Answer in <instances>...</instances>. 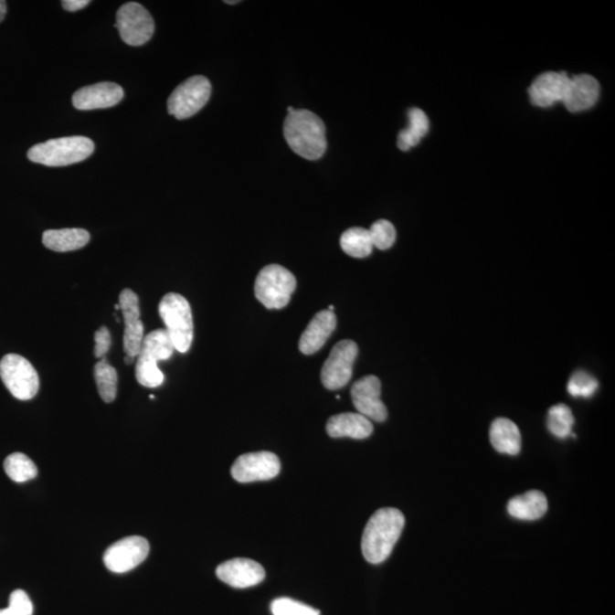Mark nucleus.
<instances>
[{"instance_id": "nucleus-18", "label": "nucleus", "mask_w": 615, "mask_h": 615, "mask_svg": "<svg viewBox=\"0 0 615 615\" xmlns=\"http://www.w3.org/2000/svg\"><path fill=\"white\" fill-rule=\"evenodd\" d=\"M599 97V81L594 77L579 75L570 78L563 103L570 112L577 113L593 108Z\"/></svg>"}, {"instance_id": "nucleus-27", "label": "nucleus", "mask_w": 615, "mask_h": 615, "mask_svg": "<svg viewBox=\"0 0 615 615\" xmlns=\"http://www.w3.org/2000/svg\"><path fill=\"white\" fill-rule=\"evenodd\" d=\"M4 469L8 478L18 483L35 479L38 474L35 462L22 452L9 455L4 461Z\"/></svg>"}, {"instance_id": "nucleus-26", "label": "nucleus", "mask_w": 615, "mask_h": 615, "mask_svg": "<svg viewBox=\"0 0 615 615\" xmlns=\"http://www.w3.org/2000/svg\"><path fill=\"white\" fill-rule=\"evenodd\" d=\"M94 376L101 399L105 402L114 401L118 391V373L115 368L103 359L95 365Z\"/></svg>"}, {"instance_id": "nucleus-6", "label": "nucleus", "mask_w": 615, "mask_h": 615, "mask_svg": "<svg viewBox=\"0 0 615 615\" xmlns=\"http://www.w3.org/2000/svg\"><path fill=\"white\" fill-rule=\"evenodd\" d=\"M297 288V280L286 268L270 265L262 268L254 284V293L267 309H283L288 306Z\"/></svg>"}, {"instance_id": "nucleus-38", "label": "nucleus", "mask_w": 615, "mask_h": 615, "mask_svg": "<svg viewBox=\"0 0 615 615\" xmlns=\"http://www.w3.org/2000/svg\"><path fill=\"white\" fill-rule=\"evenodd\" d=\"M225 3L226 4H238L239 2H228H228H225Z\"/></svg>"}, {"instance_id": "nucleus-21", "label": "nucleus", "mask_w": 615, "mask_h": 615, "mask_svg": "<svg viewBox=\"0 0 615 615\" xmlns=\"http://www.w3.org/2000/svg\"><path fill=\"white\" fill-rule=\"evenodd\" d=\"M547 510V498L539 490H530L520 496L513 497L507 504L510 515L522 521L538 520Z\"/></svg>"}, {"instance_id": "nucleus-36", "label": "nucleus", "mask_w": 615, "mask_h": 615, "mask_svg": "<svg viewBox=\"0 0 615 615\" xmlns=\"http://www.w3.org/2000/svg\"><path fill=\"white\" fill-rule=\"evenodd\" d=\"M135 359L133 357H129V355H126V358H124V362H126L127 365H133L135 363Z\"/></svg>"}, {"instance_id": "nucleus-24", "label": "nucleus", "mask_w": 615, "mask_h": 615, "mask_svg": "<svg viewBox=\"0 0 615 615\" xmlns=\"http://www.w3.org/2000/svg\"><path fill=\"white\" fill-rule=\"evenodd\" d=\"M409 127L398 136V147L407 152L419 144L420 140L429 133V122L427 114L420 109H410L408 112Z\"/></svg>"}, {"instance_id": "nucleus-29", "label": "nucleus", "mask_w": 615, "mask_h": 615, "mask_svg": "<svg viewBox=\"0 0 615 615\" xmlns=\"http://www.w3.org/2000/svg\"><path fill=\"white\" fill-rule=\"evenodd\" d=\"M369 234L373 242V247L378 249H390L396 242L397 231L395 226L390 221L381 219L372 225Z\"/></svg>"}, {"instance_id": "nucleus-23", "label": "nucleus", "mask_w": 615, "mask_h": 615, "mask_svg": "<svg viewBox=\"0 0 615 615\" xmlns=\"http://www.w3.org/2000/svg\"><path fill=\"white\" fill-rule=\"evenodd\" d=\"M90 234L81 228L50 229L43 235V244L55 252H71L85 248Z\"/></svg>"}, {"instance_id": "nucleus-2", "label": "nucleus", "mask_w": 615, "mask_h": 615, "mask_svg": "<svg viewBox=\"0 0 615 615\" xmlns=\"http://www.w3.org/2000/svg\"><path fill=\"white\" fill-rule=\"evenodd\" d=\"M284 136L294 154L314 161L325 154L326 127L317 114L308 110H294L284 122Z\"/></svg>"}, {"instance_id": "nucleus-22", "label": "nucleus", "mask_w": 615, "mask_h": 615, "mask_svg": "<svg viewBox=\"0 0 615 615\" xmlns=\"http://www.w3.org/2000/svg\"><path fill=\"white\" fill-rule=\"evenodd\" d=\"M490 442L501 454L515 456L521 451L520 429L511 419H494L490 428Z\"/></svg>"}, {"instance_id": "nucleus-17", "label": "nucleus", "mask_w": 615, "mask_h": 615, "mask_svg": "<svg viewBox=\"0 0 615 615\" xmlns=\"http://www.w3.org/2000/svg\"><path fill=\"white\" fill-rule=\"evenodd\" d=\"M570 77L566 72H546L539 76L529 90L530 101L539 108H549L563 101Z\"/></svg>"}, {"instance_id": "nucleus-37", "label": "nucleus", "mask_w": 615, "mask_h": 615, "mask_svg": "<svg viewBox=\"0 0 615 615\" xmlns=\"http://www.w3.org/2000/svg\"><path fill=\"white\" fill-rule=\"evenodd\" d=\"M0 615H14L11 611H9L8 608L0 610Z\"/></svg>"}, {"instance_id": "nucleus-3", "label": "nucleus", "mask_w": 615, "mask_h": 615, "mask_svg": "<svg viewBox=\"0 0 615 615\" xmlns=\"http://www.w3.org/2000/svg\"><path fill=\"white\" fill-rule=\"evenodd\" d=\"M94 151V142L90 138L70 136L32 146L27 159L46 166H67L87 160Z\"/></svg>"}, {"instance_id": "nucleus-15", "label": "nucleus", "mask_w": 615, "mask_h": 615, "mask_svg": "<svg viewBox=\"0 0 615 615\" xmlns=\"http://www.w3.org/2000/svg\"><path fill=\"white\" fill-rule=\"evenodd\" d=\"M217 577L234 588H249L265 580L266 572L260 564L249 558H234L217 567Z\"/></svg>"}, {"instance_id": "nucleus-9", "label": "nucleus", "mask_w": 615, "mask_h": 615, "mask_svg": "<svg viewBox=\"0 0 615 615\" xmlns=\"http://www.w3.org/2000/svg\"><path fill=\"white\" fill-rule=\"evenodd\" d=\"M115 27L120 37L129 46L145 45L154 37L155 25L154 17L143 5L127 3L119 8Z\"/></svg>"}, {"instance_id": "nucleus-4", "label": "nucleus", "mask_w": 615, "mask_h": 615, "mask_svg": "<svg viewBox=\"0 0 615 615\" xmlns=\"http://www.w3.org/2000/svg\"><path fill=\"white\" fill-rule=\"evenodd\" d=\"M175 351L173 341L165 330H156L144 336L137 355V382L145 387L164 385V376L157 367V363L173 357Z\"/></svg>"}, {"instance_id": "nucleus-32", "label": "nucleus", "mask_w": 615, "mask_h": 615, "mask_svg": "<svg viewBox=\"0 0 615 615\" xmlns=\"http://www.w3.org/2000/svg\"><path fill=\"white\" fill-rule=\"evenodd\" d=\"M8 610L14 615H32L34 614V605H32L29 596L25 590H14L9 596Z\"/></svg>"}, {"instance_id": "nucleus-33", "label": "nucleus", "mask_w": 615, "mask_h": 615, "mask_svg": "<svg viewBox=\"0 0 615 615\" xmlns=\"http://www.w3.org/2000/svg\"><path fill=\"white\" fill-rule=\"evenodd\" d=\"M95 357L103 358L106 354L109 353L111 345H112V340H111V333L108 327H101L99 331L95 333Z\"/></svg>"}, {"instance_id": "nucleus-19", "label": "nucleus", "mask_w": 615, "mask_h": 615, "mask_svg": "<svg viewBox=\"0 0 615 615\" xmlns=\"http://www.w3.org/2000/svg\"><path fill=\"white\" fill-rule=\"evenodd\" d=\"M336 328L334 313L323 310L314 314L312 322L302 333L299 349L303 355H313L321 350Z\"/></svg>"}, {"instance_id": "nucleus-5", "label": "nucleus", "mask_w": 615, "mask_h": 615, "mask_svg": "<svg viewBox=\"0 0 615 615\" xmlns=\"http://www.w3.org/2000/svg\"><path fill=\"white\" fill-rule=\"evenodd\" d=\"M159 313L175 350L186 354L194 337L192 309L186 298L178 293L165 294L159 304Z\"/></svg>"}, {"instance_id": "nucleus-30", "label": "nucleus", "mask_w": 615, "mask_h": 615, "mask_svg": "<svg viewBox=\"0 0 615 615\" xmlns=\"http://www.w3.org/2000/svg\"><path fill=\"white\" fill-rule=\"evenodd\" d=\"M599 382L586 372L573 374L567 383V391L572 397L590 398L598 391Z\"/></svg>"}, {"instance_id": "nucleus-14", "label": "nucleus", "mask_w": 615, "mask_h": 615, "mask_svg": "<svg viewBox=\"0 0 615 615\" xmlns=\"http://www.w3.org/2000/svg\"><path fill=\"white\" fill-rule=\"evenodd\" d=\"M381 387L378 377L368 376L360 378L351 388V397L358 413L378 423L387 419V407L381 400Z\"/></svg>"}, {"instance_id": "nucleus-16", "label": "nucleus", "mask_w": 615, "mask_h": 615, "mask_svg": "<svg viewBox=\"0 0 615 615\" xmlns=\"http://www.w3.org/2000/svg\"><path fill=\"white\" fill-rule=\"evenodd\" d=\"M122 87L114 82H100L82 87L72 96V104L77 110L90 111L113 108L123 100Z\"/></svg>"}, {"instance_id": "nucleus-8", "label": "nucleus", "mask_w": 615, "mask_h": 615, "mask_svg": "<svg viewBox=\"0 0 615 615\" xmlns=\"http://www.w3.org/2000/svg\"><path fill=\"white\" fill-rule=\"evenodd\" d=\"M210 96L211 83L206 77L188 78L170 95L168 112L178 120L191 118L205 108Z\"/></svg>"}, {"instance_id": "nucleus-12", "label": "nucleus", "mask_w": 615, "mask_h": 615, "mask_svg": "<svg viewBox=\"0 0 615 615\" xmlns=\"http://www.w3.org/2000/svg\"><path fill=\"white\" fill-rule=\"evenodd\" d=\"M149 553V541L132 535L110 546L104 554V563L110 571L126 573L144 562Z\"/></svg>"}, {"instance_id": "nucleus-11", "label": "nucleus", "mask_w": 615, "mask_h": 615, "mask_svg": "<svg viewBox=\"0 0 615 615\" xmlns=\"http://www.w3.org/2000/svg\"><path fill=\"white\" fill-rule=\"evenodd\" d=\"M280 472V459L270 451L249 452L239 456L231 466V476L240 483L271 480Z\"/></svg>"}, {"instance_id": "nucleus-35", "label": "nucleus", "mask_w": 615, "mask_h": 615, "mask_svg": "<svg viewBox=\"0 0 615 615\" xmlns=\"http://www.w3.org/2000/svg\"><path fill=\"white\" fill-rule=\"evenodd\" d=\"M7 13V4L6 2H3V0H0V22L4 21L5 16H6Z\"/></svg>"}, {"instance_id": "nucleus-34", "label": "nucleus", "mask_w": 615, "mask_h": 615, "mask_svg": "<svg viewBox=\"0 0 615 615\" xmlns=\"http://www.w3.org/2000/svg\"><path fill=\"white\" fill-rule=\"evenodd\" d=\"M66 11L75 13L90 4V0H63L61 3Z\"/></svg>"}, {"instance_id": "nucleus-20", "label": "nucleus", "mask_w": 615, "mask_h": 615, "mask_svg": "<svg viewBox=\"0 0 615 615\" xmlns=\"http://www.w3.org/2000/svg\"><path fill=\"white\" fill-rule=\"evenodd\" d=\"M328 436L332 438H353L363 440L372 436L374 427L362 414L345 413L332 416L326 425Z\"/></svg>"}, {"instance_id": "nucleus-13", "label": "nucleus", "mask_w": 615, "mask_h": 615, "mask_svg": "<svg viewBox=\"0 0 615 615\" xmlns=\"http://www.w3.org/2000/svg\"><path fill=\"white\" fill-rule=\"evenodd\" d=\"M119 306L124 322V353L129 357L136 358L140 354L143 340H144V325L141 321L140 298L133 291L124 289L120 293Z\"/></svg>"}, {"instance_id": "nucleus-25", "label": "nucleus", "mask_w": 615, "mask_h": 615, "mask_svg": "<svg viewBox=\"0 0 615 615\" xmlns=\"http://www.w3.org/2000/svg\"><path fill=\"white\" fill-rule=\"evenodd\" d=\"M341 248L350 257L363 259L371 256L373 242L368 229L354 228L341 236Z\"/></svg>"}, {"instance_id": "nucleus-7", "label": "nucleus", "mask_w": 615, "mask_h": 615, "mask_svg": "<svg viewBox=\"0 0 615 615\" xmlns=\"http://www.w3.org/2000/svg\"><path fill=\"white\" fill-rule=\"evenodd\" d=\"M0 378L18 400H31L39 391V376L29 360L9 354L0 360Z\"/></svg>"}, {"instance_id": "nucleus-28", "label": "nucleus", "mask_w": 615, "mask_h": 615, "mask_svg": "<svg viewBox=\"0 0 615 615\" xmlns=\"http://www.w3.org/2000/svg\"><path fill=\"white\" fill-rule=\"evenodd\" d=\"M575 418L567 405H555L548 410L547 428L553 436L566 439L570 436Z\"/></svg>"}, {"instance_id": "nucleus-10", "label": "nucleus", "mask_w": 615, "mask_h": 615, "mask_svg": "<svg viewBox=\"0 0 615 615\" xmlns=\"http://www.w3.org/2000/svg\"><path fill=\"white\" fill-rule=\"evenodd\" d=\"M358 345L351 340L340 341L332 349L322 369L323 386L328 390L345 387L353 377Z\"/></svg>"}, {"instance_id": "nucleus-1", "label": "nucleus", "mask_w": 615, "mask_h": 615, "mask_svg": "<svg viewBox=\"0 0 615 615\" xmlns=\"http://www.w3.org/2000/svg\"><path fill=\"white\" fill-rule=\"evenodd\" d=\"M405 516L397 508H381L369 519L362 538L364 557L381 564L390 557L405 526Z\"/></svg>"}, {"instance_id": "nucleus-31", "label": "nucleus", "mask_w": 615, "mask_h": 615, "mask_svg": "<svg viewBox=\"0 0 615 615\" xmlns=\"http://www.w3.org/2000/svg\"><path fill=\"white\" fill-rule=\"evenodd\" d=\"M270 609L272 615H321L318 610L288 598L276 599Z\"/></svg>"}]
</instances>
